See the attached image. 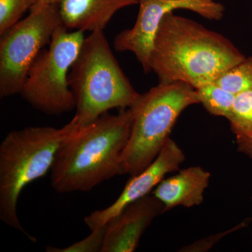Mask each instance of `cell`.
<instances>
[{
	"instance_id": "obj_15",
	"label": "cell",
	"mask_w": 252,
	"mask_h": 252,
	"mask_svg": "<svg viewBox=\"0 0 252 252\" xmlns=\"http://www.w3.org/2000/svg\"><path fill=\"white\" fill-rule=\"evenodd\" d=\"M215 84L237 94L252 88V57L227 69L215 81Z\"/></svg>"
},
{
	"instance_id": "obj_9",
	"label": "cell",
	"mask_w": 252,
	"mask_h": 252,
	"mask_svg": "<svg viewBox=\"0 0 252 252\" xmlns=\"http://www.w3.org/2000/svg\"><path fill=\"white\" fill-rule=\"evenodd\" d=\"M185 160L183 151L175 141L169 138L161 152L148 167L127 181L124 190L114 203L103 210L91 212L84 219L89 229L103 226L131 203L149 195L170 172L177 171Z\"/></svg>"
},
{
	"instance_id": "obj_19",
	"label": "cell",
	"mask_w": 252,
	"mask_h": 252,
	"mask_svg": "<svg viewBox=\"0 0 252 252\" xmlns=\"http://www.w3.org/2000/svg\"><path fill=\"white\" fill-rule=\"evenodd\" d=\"M238 150L252 158V136L236 138Z\"/></svg>"
},
{
	"instance_id": "obj_18",
	"label": "cell",
	"mask_w": 252,
	"mask_h": 252,
	"mask_svg": "<svg viewBox=\"0 0 252 252\" xmlns=\"http://www.w3.org/2000/svg\"><path fill=\"white\" fill-rule=\"evenodd\" d=\"M244 226H245V223H242L234 227V228H231V229L225 230V231L217 233V234L210 235V236L201 239V240H197L195 243L184 247L183 248L181 249L180 252H203L208 251L210 248H212L215 244L218 243L225 235L230 234V233H233L235 230L240 229Z\"/></svg>"
},
{
	"instance_id": "obj_12",
	"label": "cell",
	"mask_w": 252,
	"mask_h": 252,
	"mask_svg": "<svg viewBox=\"0 0 252 252\" xmlns=\"http://www.w3.org/2000/svg\"><path fill=\"white\" fill-rule=\"evenodd\" d=\"M210 177V172L201 167H189L163 179L152 194L163 204L165 212L175 207L200 205L203 203L204 191L208 187Z\"/></svg>"
},
{
	"instance_id": "obj_13",
	"label": "cell",
	"mask_w": 252,
	"mask_h": 252,
	"mask_svg": "<svg viewBox=\"0 0 252 252\" xmlns=\"http://www.w3.org/2000/svg\"><path fill=\"white\" fill-rule=\"evenodd\" d=\"M200 104L210 114L229 119L236 94L224 90L215 83L195 89Z\"/></svg>"
},
{
	"instance_id": "obj_7",
	"label": "cell",
	"mask_w": 252,
	"mask_h": 252,
	"mask_svg": "<svg viewBox=\"0 0 252 252\" xmlns=\"http://www.w3.org/2000/svg\"><path fill=\"white\" fill-rule=\"evenodd\" d=\"M63 26L59 4L37 2L0 41V97L21 94L34 60Z\"/></svg>"
},
{
	"instance_id": "obj_4",
	"label": "cell",
	"mask_w": 252,
	"mask_h": 252,
	"mask_svg": "<svg viewBox=\"0 0 252 252\" xmlns=\"http://www.w3.org/2000/svg\"><path fill=\"white\" fill-rule=\"evenodd\" d=\"M68 81L75 99L74 118L81 127L111 109L130 108L140 96L113 54L104 31L85 37Z\"/></svg>"
},
{
	"instance_id": "obj_11",
	"label": "cell",
	"mask_w": 252,
	"mask_h": 252,
	"mask_svg": "<svg viewBox=\"0 0 252 252\" xmlns=\"http://www.w3.org/2000/svg\"><path fill=\"white\" fill-rule=\"evenodd\" d=\"M138 0H63L59 4L63 26L70 31H104L119 10Z\"/></svg>"
},
{
	"instance_id": "obj_20",
	"label": "cell",
	"mask_w": 252,
	"mask_h": 252,
	"mask_svg": "<svg viewBox=\"0 0 252 252\" xmlns=\"http://www.w3.org/2000/svg\"><path fill=\"white\" fill-rule=\"evenodd\" d=\"M63 0H37V2L44 3V4H59Z\"/></svg>"
},
{
	"instance_id": "obj_17",
	"label": "cell",
	"mask_w": 252,
	"mask_h": 252,
	"mask_svg": "<svg viewBox=\"0 0 252 252\" xmlns=\"http://www.w3.org/2000/svg\"><path fill=\"white\" fill-rule=\"evenodd\" d=\"M91 234L81 241L72 244L64 248H56L48 246V252H102L103 247L105 225L91 230Z\"/></svg>"
},
{
	"instance_id": "obj_2",
	"label": "cell",
	"mask_w": 252,
	"mask_h": 252,
	"mask_svg": "<svg viewBox=\"0 0 252 252\" xmlns=\"http://www.w3.org/2000/svg\"><path fill=\"white\" fill-rule=\"evenodd\" d=\"M130 108L108 112L81 127L61 146L51 170L52 188L59 193L89 192L122 175V154L130 133Z\"/></svg>"
},
{
	"instance_id": "obj_5",
	"label": "cell",
	"mask_w": 252,
	"mask_h": 252,
	"mask_svg": "<svg viewBox=\"0 0 252 252\" xmlns=\"http://www.w3.org/2000/svg\"><path fill=\"white\" fill-rule=\"evenodd\" d=\"M200 104L196 90L184 82L152 88L130 107V136L122 154L123 174L135 176L148 167L170 138L181 113Z\"/></svg>"
},
{
	"instance_id": "obj_1",
	"label": "cell",
	"mask_w": 252,
	"mask_h": 252,
	"mask_svg": "<svg viewBox=\"0 0 252 252\" xmlns=\"http://www.w3.org/2000/svg\"><path fill=\"white\" fill-rule=\"evenodd\" d=\"M245 59L224 36L170 12L154 38L150 65L160 84L184 82L196 89Z\"/></svg>"
},
{
	"instance_id": "obj_8",
	"label": "cell",
	"mask_w": 252,
	"mask_h": 252,
	"mask_svg": "<svg viewBox=\"0 0 252 252\" xmlns=\"http://www.w3.org/2000/svg\"><path fill=\"white\" fill-rule=\"evenodd\" d=\"M139 12L133 27L124 30L114 38V49L135 55L144 72L151 69L154 38L162 18L177 9L193 11L210 21H220L225 7L216 0H138Z\"/></svg>"
},
{
	"instance_id": "obj_6",
	"label": "cell",
	"mask_w": 252,
	"mask_h": 252,
	"mask_svg": "<svg viewBox=\"0 0 252 252\" xmlns=\"http://www.w3.org/2000/svg\"><path fill=\"white\" fill-rule=\"evenodd\" d=\"M84 32L60 26L48 49H44L28 71L21 94L36 110L61 115L75 109L69 73L84 42Z\"/></svg>"
},
{
	"instance_id": "obj_3",
	"label": "cell",
	"mask_w": 252,
	"mask_h": 252,
	"mask_svg": "<svg viewBox=\"0 0 252 252\" xmlns=\"http://www.w3.org/2000/svg\"><path fill=\"white\" fill-rule=\"evenodd\" d=\"M81 126L73 117L61 128L28 127L13 130L0 145V220L36 242L18 219L17 204L23 189L51 171L56 154Z\"/></svg>"
},
{
	"instance_id": "obj_16",
	"label": "cell",
	"mask_w": 252,
	"mask_h": 252,
	"mask_svg": "<svg viewBox=\"0 0 252 252\" xmlns=\"http://www.w3.org/2000/svg\"><path fill=\"white\" fill-rule=\"evenodd\" d=\"M36 3L37 0H0V36L19 22Z\"/></svg>"
},
{
	"instance_id": "obj_10",
	"label": "cell",
	"mask_w": 252,
	"mask_h": 252,
	"mask_svg": "<svg viewBox=\"0 0 252 252\" xmlns=\"http://www.w3.org/2000/svg\"><path fill=\"white\" fill-rule=\"evenodd\" d=\"M165 212L155 196L147 195L126 207L105 224L102 252H133L155 218Z\"/></svg>"
},
{
	"instance_id": "obj_14",
	"label": "cell",
	"mask_w": 252,
	"mask_h": 252,
	"mask_svg": "<svg viewBox=\"0 0 252 252\" xmlns=\"http://www.w3.org/2000/svg\"><path fill=\"white\" fill-rule=\"evenodd\" d=\"M228 121L236 138L252 136V88L236 94Z\"/></svg>"
}]
</instances>
